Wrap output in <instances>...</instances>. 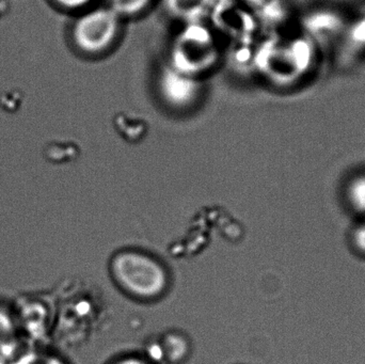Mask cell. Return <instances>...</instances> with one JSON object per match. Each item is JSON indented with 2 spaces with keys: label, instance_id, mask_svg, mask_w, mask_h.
<instances>
[{
  "label": "cell",
  "instance_id": "10",
  "mask_svg": "<svg viewBox=\"0 0 365 364\" xmlns=\"http://www.w3.org/2000/svg\"><path fill=\"white\" fill-rule=\"evenodd\" d=\"M152 0H108V6L120 17H132L140 14Z\"/></svg>",
  "mask_w": 365,
  "mask_h": 364
},
{
  "label": "cell",
  "instance_id": "4",
  "mask_svg": "<svg viewBox=\"0 0 365 364\" xmlns=\"http://www.w3.org/2000/svg\"><path fill=\"white\" fill-rule=\"evenodd\" d=\"M158 90L163 100L175 108L191 106L200 95L197 77L190 76L168 66L158 77Z\"/></svg>",
  "mask_w": 365,
  "mask_h": 364
},
{
  "label": "cell",
  "instance_id": "7",
  "mask_svg": "<svg viewBox=\"0 0 365 364\" xmlns=\"http://www.w3.org/2000/svg\"><path fill=\"white\" fill-rule=\"evenodd\" d=\"M21 337L14 312L0 307V355L8 361L17 354Z\"/></svg>",
  "mask_w": 365,
  "mask_h": 364
},
{
  "label": "cell",
  "instance_id": "15",
  "mask_svg": "<svg viewBox=\"0 0 365 364\" xmlns=\"http://www.w3.org/2000/svg\"><path fill=\"white\" fill-rule=\"evenodd\" d=\"M113 364H151L147 360L138 357H125V358L119 359Z\"/></svg>",
  "mask_w": 365,
  "mask_h": 364
},
{
  "label": "cell",
  "instance_id": "2",
  "mask_svg": "<svg viewBox=\"0 0 365 364\" xmlns=\"http://www.w3.org/2000/svg\"><path fill=\"white\" fill-rule=\"evenodd\" d=\"M113 271L121 286L140 298H155L167 286V275L162 265L145 254H119L113 260Z\"/></svg>",
  "mask_w": 365,
  "mask_h": 364
},
{
  "label": "cell",
  "instance_id": "13",
  "mask_svg": "<svg viewBox=\"0 0 365 364\" xmlns=\"http://www.w3.org/2000/svg\"><path fill=\"white\" fill-rule=\"evenodd\" d=\"M58 6L64 10H79L87 6L92 0H53Z\"/></svg>",
  "mask_w": 365,
  "mask_h": 364
},
{
  "label": "cell",
  "instance_id": "5",
  "mask_svg": "<svg viewBox=\"0 0 365 364\" xmlns=\"http://www.w3.org/2000/svg\"><path fill=\"white\" fill-rule=\"evenodd\" d=\"M240 0H215L210 15L225 33L242 41L250 38L255 21L250 12L240 6Z\"/></svg>",
  "mask_w": 365,
  "mask_h": 364
},
{
  "label": "cell",
  "instance_id": "17",
  "mask_svg": "<svg viewBox=\"0 0 365 364\" xmlns=\"http://www.w3.org/2000/svg\"><path fill=\"white\" fill-rule=\"evenodd\" d=\"M8 363H9L8 359L4 358V357L2 356V355H0V364H8Z\"/></svg>",
  "mask_w": 365,
  "mask_h": 364
},
{
  "label": "cell",
  "instance_id": "9",
  "mask_svg": "<svg viewBox=\"0 0 365 364\" xmlns=\"http://www.w3.org/2000/svg\"><path fill=\"white\" fill-rule=\"evenodd\" d=\"M8 364H68L57 355L45 350H32L16 354Z\"/></svg>",
  "mask_w": 365,
  "mask_h": 364
},
{
  "label": "cell",
  "instance_id": "12",
  "mask_svg": "<svg viewBox=\"0 0 365 364\" xmlns=\"http://www.w3.org/2000/svg\"><path fill=\"white\" fill-rule=\"evenodd\" d=\"M349 197L353 207L360 213L365 214V175L351 182Z\"/></svg>",
  "mask_w": 365,
  "mask_h": 364
},
{
  "label": "cell",
  "instance_id": "6",
  "mask_svg": "<svg viewBox=\"0 0 365 364\" xmlns=\"http://www.w3.org/2000/svg\"><path fill=\"white\" fill-rule=\"evenodd\" d=\"M13 312L21 336L32 340H41L48 333V310L46 303L41 299L32 297L21 299Z\"/></svg>",
  "mask_w": 365,
  "mask_h": 364
},
{
  "label": "cell",
  "instance_id": "14",
  "mask_svg": "<svg viewBox=\"0 0 365 364\" xmlns=\"http://www.w3.org/2000/svg\"><path fill=\"white\" fill-rule=\"evenodd\" d=\"M355 244L365 254V224L356 230Z\"/></svg>",
  "mask_w": 365,
  "mask_h": 364
},
{
  "label": "cell",
  "instance_id": "1",
  "mask_svg": "<svg viewBox=\"0 0 365 364\" xmlns=\"http://www.w3.org/2000/svg\"><path fill=\"white\" fill-rule=\"evenodd\" d=\"M218 44L212 30L202 21L186 23L170 51V66L193 77H199L216 64Z\"/></svg>",
  "mask_w": 365,
  "mask_h": 364
},
{
  "label": "cell",
  "instance_id": "8",
  "mask_svg": "<svg viewBox=\"0 0 365 364\" xmlns=\"http://www.w3.org/2000/svg\"><path fill=\"white\" fill-rule=\"evenodd\" d=\"M214 2L215 0H165V8L173 17L195 23L210 15Z\"/></svg>",
  "mask_w": 365,
  "mask_h": 364
},
{
  "label": "cell",
  "instance_id": "11",
  "mask_svg": "<svg viewBox=\"0 0 365 364\" xmlns=\"http://www.w3.org/2000/svg\"><path fill=\"white\" fill-rule=\"evenodd\" d=\"M187 344L182 338L170 336L163 345V356L170 363H180L186 358Z\"/></svg>",
  "mask_w": 365,
  "mask_h": 364
},
{
  "label": "cell",
  "instance_id": "16",
  "mask_svg": "<svg viewBox=\"0 0 365 364\" xmlns=\"http://www.w3.org/2000/svg\"><path fill=\"white\" fill-rule=\"evenodd\" d=\"M240 1L244 2V4H257L261 0H240Z\"/></svg>",
  "mask_w": 365,
  "mask_h": 364
},
{
  "label": "cell",
  "instance_id": "3",
  "mask_svg": "<svg viewBox=\"0 0 365 364\" xmlns=\"http://www.w3.org/2000/svg\"><path fill=\"white\" fill-rule=\"evenodd\" d=\"M120 19L109 6L88 11L73 24L72 40L79 51L100 53L108 49L119 34Z\"/></svg>",
  "mask_w": 365,
  "mask_h": 364
}]
</instances>
